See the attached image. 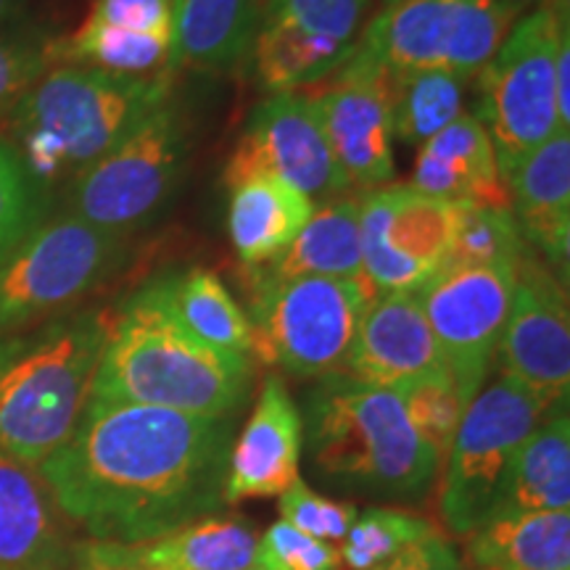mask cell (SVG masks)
Instances as JSON below:
<instances>
[{"label":"cell","mask_w":570,"mask_h":570,"mask_svg":"<svg viewBox=\"0 0 570 570\" xmlns=\"http://www.w3.org/2000/svg\"><path fill=\"white\" fill-rule=\"evenodd\" d=\"M246 570H254V568H246Z\"/></svg>","instance_id":"cell-45"},{"label":"cell","mask_w":570,"mask_h":570,"mask_svg":"<svg viewBox=\"0 0 570 570\" xmlns=\"http://www.w3.org/2000/svg\"><path fill=\"white\" fill-rule=\"evenodd\" d=\"M552 412L504 375L473 396L444 458L439 491L441 518L454 537L468 539L491 515L518 449Z\"/></svg>","instance_id":"cell-11"},{"label":"cell","mask_w":570,"mask_h":570,"mask_svg":"<svg viewBox=\"0 0 570 570\" xmlns=\"http://www.w3.org/2000/svg\"><path fill=\"white\" fill-rule=\"evenodd\" d=\"M502 375L560 410L570 391V312L560 277L531 252L518 265L515 294L497 346Z\"/></svg>","instance_id":"cell-16"},{"label":"cell","mask_w":570,"mask_h":570,"mask_svg":"<svg viewBox=\"0 0 570 570\" xmlns=\"http://www.w3.org/2000/svg\"><path fill=\"white\" fill-rule=\"evenodd\" d=\"M252 177H275L315 202L346 194L317 106L304 92H281L256 106L223 169L230 190Z\"/></svg>","instance_id":"cell-14"},{"label":"cell","mask_w":570,"mask_h":570,"mask_svg":"<svg viewBox=\"0 0 570 570\" xmlns=\"http://www.w3.org/2000/svg\"><path fill=\"white\" fill-rule=\"evenodd\" d=\"M67 518L38 465L0 454V570H69Z\"/></svg>","instance_id":"cell-20"},{"label":"cell","mask_w":570,"mask_h":570,"mask_svg":"<svg viewBox=\"0 0 570 570\" xmlns=\"http://www.w3.org/2000/svg\"><path fill=\"white\" fill-rule=\"evenodd\" d=\"M518 17L502 0H399L362 27L354 51L394 71L473 77L499 51Z\"/></svg>","instance_id":"cell-10"},{"label":"cell","mask_w":570,"mask_h":570,"mask_svg":"<svg viewBox=\"0 0 570 570\" xmlns=\"http://www.w3.org/2000/svg\"><path fill=\"white\" fill-rule=\"evenodd\" d=\"M460 204L412 188H375L360 198L362 273L375 294H415L444 267Z\"/></svg>","instance_id":"cell-12"},{"label":"cell","mask_w":570,"mask_h":570,"mask_svg":"<svg viewBox=\"0 0 570 570\" xmlns=\"http://www.w3.org/2000/svg\"><path fill=\"white\" fill-rule=\"evenodd\" d=\"M504 183L523 240L566 275L570 254V135L554 132L544 146L525 156Z\"/></svg>","instance_id":"cell-22"},{"label":"cell","mask_w":570,"mask_h":570,"mask_svg":"<svg viewBox=\"0 0 570 570\" xmlns=\"http://www.w3.org/2000/svg\"><path fill=\"white\" fill-rule=\"evenodd\" d=\"M370 0H265L262 21H273L309 40L354 48Z\"/></svg>","instance_id":"cell-34"},{"label":"cell","mask_w":570,"mask_h":570,"mask_svg":"<svg viewBox=\"0 0 570 570\" xmlns=\"http://www.w3.org/2000/svg\"><path fill=\"white\" fill-rule=\"evenodd\" d=\"M370 570H460V558L452 541L433 525L415 544Z\"/></svg>","instance_id":"cell-40"},{"label":"cell","mask_w":570,"mask_h":570,"mask_svg":"<svg viewBox=\"0 0 570 570\" xmlns=\"http://www.w3.org/2000/svg\"><path fill=\"white\" fill-rule=\"evenodd\" d=\"M306 441L325 479L377 497H423L441 470L396 391L348 375L323 377L306 399Z\"/></svg>","instance_id":"cell-5"},{"label":"cell","mask_w":570,"mask_h":570,"mask_svg":"<svg viewBox=\"0 0 570 570\" xmlns=\"http://www.w3.org/2000/svg\"><path fill=\"white\" fill-rule=\"evenodd\" d=\"M169 298L180 323L219 352L254 354V331L248 315L235 302L223 277L206 267L167 275Z\"/></svg>","instance_id":"cell-29"},{"label":"cell","mask_w":570,"mask_h":570,"mask_svg":"<svg viewBox=\"0 0 570 570\" xmlns=\"http://www.w3.org/2000/svg\"><path fill=\"white\" fill-rule=\"evenodd\" d=\"M449 370L415 294H375L356 327L341 375L402 391L420 377Z\"/></svg>","instance_id":"cell-17"},{"label":"cell","mask_w":570,"mask_h":570,"mask_svg":"<svg viewBox=\"0 0 570 570\" xmlns=\"http://www.w3.org/2000/svg\"><path fill=\"white\" fill-rule=\"evenodd\" d=\"M375 3H377V11H381V9H389V6L399 3V0H375Z\"/></svg>","instance_id":"cell-43"},{"label":"cell","mask_w":570,"mask_h":570,"mask_svg":"<svg viewBox=\"0 0 570 570\" xmlns=\"http://www.w3.org/2000/svg\"><path fill=\"white\" fill-rule=\"evenodd\" d=\"M51 67H90L125 77H159L173 75V42L146 35L117 30L96 19H85L67 38L48 40Z\"/></svg>","instance_id":"cell-28"},{"label":"cell","mask_w":570,"mask_h":570,"mask_svg":"<svg viewBox=\"0 0 570 570\" xmlns=\"http://www.w3.org/2000/svg\"><path fill=\"white\" fill-rule=\"evenodd\" d=\"M252 373V356L219 352L196 338L177 317L169 281L156 277L111 312L90 402L223 420L246 402Z\"/></svg>","instance_id":"cell-2"},{"label":"cell","mask_w":570,"mask_h":570,"mask_svg":"<svg viewBox=\"0 0 570 570\" xmlns=\"http://www.w3.org/2000/svg\"><path fill=\"white\" fill-rule=\"evenodd\" d=\"M431 529V520L415 515V512L389 508L356 512L354 523L348 525L346 537L341 539V566H346L348 570H370L381 566V562L402 552L404 547L423 539Z\"/></svg>","instance_id":"cell-32"},{"label":"cell","mask_w":570,"mask_h":570,"mask_svg":"<svg viewBox=\"0 0 570 570\" xmlns=\"http://www.w3.org/2000/svg\"><path fill=\"white\" fill-rule=\"evenodd\" d=\"M248 291L254 356L320 381L344 373L356 327L375 298L367 277H296Z\"/></svg>","instance_id":"cell-7"},{"label":"cell","mask_w":570,"mask_h":570,"mask_svg":"<svg viewBox=\"0 0 570 570\" xmlns=\"http://www.w3.org/2000/svg\"><path fill=\"white\" fill-rule=\"evenodd\" d=\"M570 32L568 0H547L525 11L499 51L479 71V114L494 148L499 173L508 177L520 161L560 130L558 63L560 38Z\"/></svg>","instance_id":"cell-6"},{"label":"cell","mask_w":570,"mask_h":570,"mask_svg":"<svg viewBox=\"0 0 570 570\" xmlns=\"http://www.w3.org/2000/svg\"><path fill=\"white\" fill-rule=\"evenodd\" d=\"M127 259V235L75 214L40 223L0 265V333L67 315Z\"/></svg>","instance_id":"cell-9"},{"label":"cell","mask_w":570,"mask_h":570,"mask_svg":"<svg viewBox=\"0 0 570 570\" xmlns=\"http://www.w3.org/2000/svg\"><path fill=\"white\" fill-rule=\"evenodd\" d=\"M24 13V0H0V27L13 24Z\"/></svg>","instance_id":"cell-41"},{"label":"cell","mask_w":570,"mask_h":570,"mask_svg":"<svg viewBox=\"0 0 570 570\" xmlns=\"http://www.w3.org/2000/svg\"><path fill=\"white\" fill-rule=\"evenodd\" d=\"M230 417L88 402L38 470L63 518L92 541L135 544L196 523L225 502Z\"/></svg>","instance_id":"cell-1"},{"label":"cell","mask_w":570,"mask_h":570,"mask_svg":"<svg viewBox=\"0 0 570 570\" xmlns=\"http://www.w3.org/2000/svg\"><path fill=\"white\" fill-rule=\"evenodd\" d=\"M560 510H570V420L566 410L552 412L518 449L491 515Z\"/></svg>","instance_id":"cell-27"},{"label":"cell","mask_w":570,"mask_h":570,"mask_svg":"<svg viewBox=\"0 0 570 570\" xmlns=\"http://www.w3.org/2000/svg\"><path fill=\"white\" fill-rule=\"evenodd\" d=\"M309 98L346 188H383L394 177L391 71L352 51Z\"/></svg>","instance_id":"cell-15"},{"label":"cell","mask_w":570,"mask_h":570,"mask_svg":"<svg viewBox=\"0 0 570 570\" xmlns=\"http://www.w3.org/2000/svg\"><path fill=\"white\" fill-rule=\"evenodd\" d=\"M410 188L444 202L512 209L510 188L499 173L489 135L465 111L420 146Z\"/></svg>","instance_id":"cell-21"},{"label":"cell","mask_w":570,"mask_h":570,"mask_svg":"<svg viewBox=\"0 0 570 570\" xmlns=\"http://www.w3.org/2000/svg\"><path fill=\"white\" fill-rule=\"evenodd\" d=\"M396 394L402 399L404 412H407L417 436L439 454L441 465H444V458L449 446H452L454 433H458L460 420L470 404V399L462 394L460 383L454 381L449 370H439V373H431L410 383V386L396 391Z\"/></svg>","instance_id":"cell-33"},{"label":"cell","mask_w":570,"mask_h":570,"mask_svg":"<svg viewBox=\"0 0 570 570\" xmlns=\"http://www.w3.org/2000/svg\"><path fill=\"white\" fill-rule=\"evenodd\" d=\"M256 533L244 518L206 515L161 537L109 544L92 541L80 566L92 570H246L252 568Z\"/></svg>","instance_id":"cell-19"},{"label":"cell","mask_w":570,"mask_h":570,"mask_svg":"<svg viewBox=\"0 0 570 570\" xmlns=\"http://www.w3.org/2000/svg\"><path fill=\"white\" fill-rule=\"evenodd\" d=\"M504 6H508V9L515 13V17H520V13H525V11H531V9H537V6H541V3H547V0H502Z\"/></svg>","instance_id":"cell-42"},{"label":"cell","mask_w":570,"mask_h":570,"mask_svg":"<svg viewBox=\"0 0 570 570\" xmlns=\"http://www.w3.org/2000/svg\"><path fill=\"white\" fill-rule=\"evenodd\" d=\"M230 194L227 233L246 269L273 262L315 214V204L302 190L275 177H252L230 188Z\"/></svg>","instance_id":"cell-25"},{"label":"cell","mask_w":570,"mask_h":570,"mask_svg":"<svg viewBox=\"0 0 570 570\" xmlns=\"http://www.w3.org/2000/svg\"><path fill=\"white\" fill-rule=\"evenodd\" d=\"M479 570H570V510L497 512L468 537Z\"/></svg>","instance_id":"cell-26"},{"label":"cell","mask_w":570,"mask_h":570,"mask_svg":"<svg viewBox=\"0 0 570 570\" xmlns=\"http://www.w3.org/2000/svg\"><path fill=\"white\" fill-rule=\"evenodd\" d=\"M80 570H92V568H82V566H80Z\"/></svg>","instance_id":"cell-44"},{"label":"cell","mask_w":570,"mask_h":570,"mask_svg":"<svg viewBox=\"0 0 570 570\" xmlns=\"http://www.w3.org/2000/svg\"><path fill=\"white\" fill-rule=\"evenodd\" d=\"M173 98V75L51 67L11 111V146L40 188L75 177Z\"/></svg>","instance_id":"cell-4"},{"label":"cell","mask_w":570,"mask_h":570,"mask_svg":"<svg viewBox=\"0 0 570 570\" xmlns=\"http://www.w3.org/2000/svg\"><path fill=\"white\" fill-rule=\"evenodd\" d=\"M111 312H67L0 333V454L40 465L67 444L90 402Z\"/></svg>","instance_id":"cell-3"},{"label":"cell","mask_w":570,"mask_h":570,"mask_svg":"<svg viewBox=\"0 0 570 570\" xmlns=\"http://www.w3.org/2000/svg\"><path fill=\"white\" fill-rule=\"evenodd\" d=\"M460 204V202H458ZM529 252L512 209L460 204V223L444 267L518 265Z\"/></svg>","instance_id":"cell-31"},{"label":"cell","mask_w":570,"mask_h":570,"mask_svg":"<svg viewBox=\"0 0 570 570\" xmlns=\"http://www.w3.org/2000/svg\"><path fill=\"white\" fill-rule=\"evenodd\" d=\"M304 417L281 377H269L238 441L230 446L225 504L281 497L298 483Z\"/></svg>","instance_id":"cell-18"},{"label":"cell","mask_w":570,"mask_h":570,"mask_svg":"<svg viewBox=\"0 0 570 570\" xmlns=\"http://www.w3.org/2000/svg\"><path fill=\"white\" fill-rule=\"evenodd\" d=\"M470 77L449 71H391L394 138L423 146L462 114Z\"/></svg>","instance_id":"cell-30"},{"label":"cell","mask_w":570,"mask_h":570,"mask_svg":"<svg viewBox=\"0 0 570 570\" xmlns=\"http://www.w3.org/2000/svg\"><path fill=\"white\" fill-rule=\"evenodd\" d=\"M254 570H341L338 547L331 541L306 537L304 531L294 529L285 520L269 525L256 539L254 547Z\"/></svg>","instance_id":"cell-36"},{"label":"cell","mask_w":570,"mask_h":570,"mask_svg":"<svg viewBox=\"0 0 570 570\" xmlns=\"http://www.w3.org/2000/svg\"><path fill=\"white\" fill-rule=\"evenodd\" d=\"M360 198L362 194L338 196L315 209L285 252L267 265L246 269L248 288L296 277H365L360 248Z\"/></svg>","instance_id":"cell-23"},{"label":"cell","mask_w":570,"mask_h":570,"mask_svg":"<svg viewBox=\"0 0 570 570\" xmlns=\"http://www.w3.org/2000/svg\"><path fill=\"white\" fill-rule=\"evenodd\" d=\"M51 69L48 40L0 32V119L11 117L24 92Z\"/></svg>","instance_id":"cell-37"},{"label":"cell","mask_w":570,"mask_h":570,"mask_svg":"<svg viewBox=\"0 0 570 570\" xmlns=\"http://www.w3.org/2000/svg\"><path fill=\"white\" fill-rule=\"evenodd\" d=\"M281 520L294 529L304 531L306 537L320 541H341L346 537L348 525L354 523L356 508L348 502H333L306 483H294L285 494H281Z\"/></svg>","instance_id":"cell-38"},{"label":"cell","mask_w":570,"mask_h":570,"mask_svg":"<svg viewBox=\"0 0 570 570\" xmlns=\"http://www.w3.org/2000/svg\"><path fill=\"white\" fill-rule=\"evenodd\" d=\"M46 196L11 142L0 140V265L42 223Z\"/></svg>","instance_id":"cell-35"},{"label":"cell","mask_w":570,"mask_h":570,"mask_svg":"<svg viewBox=\"0 0 570 570\" xmlns=\"http://www.w3.org/2000/svg\"><path fill=\"white\" fill-rule=\"evenodd\" d=\"M265 0H173V63L235 69L252 53Z\"/></svg>","instance_id":"cell-24"},{"label":"cell","mask_w":570,"mask_h":570,"mask_svg":"<svg viewBox=\"0 0 570 570\" xmlns=\"http://www.w3.org/2000/svg\"><path fill=\"white\" fill-rule=\"evenodd\" d=\"M88 17L117 30L173 42V0H92Z\"/></svg>","instance_id":"cell-39"},{"label":"cell","mask_w":570,"mask_h":570,"mask_svg":"<svg viewBox=\"0 0 570 570\" xmlns=\"http://www.w3.org/2000/svg\"><path fill=\"white\" fill-rule=\"evenodd\" d=\"M190 159V125L175 96L109 154L71 177L69 214L127 235L148 225L180 188Z\"/></svg>","instance_id":"cell-8"},{"label":"cell","mask_w":570,"mask_h":570,"mask_svg":"<svg viewBox=\"0 0 570 570\" xmlns=\"http://www.w3.org/2000/svg\"><path fill=\"white\" fill-rule=\"evenodd\" d=\"M518 265L446 267L415 291L449 373L470 402L481 391L508 323Z\"/></svg>","instance_id":"cell-13"}]
</instances>
